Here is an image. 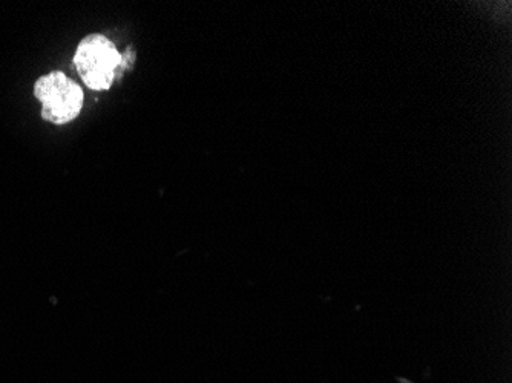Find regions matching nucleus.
<instances>
[{"instance_id":"f257e3e1","label":"nucleus","mask_w":512,"mask_h":383,"mask_svg":"<svg viewBox=\"0 0 512 383\" xmlns=\"http://www.w3.org/2000/svg\"><path fill=\"white\" fill-rule=\"evenodd\" d=\"M74 66L80 79L92 91H108L123 65L122 54L103 34H89L77 46Z\"/></svg>"},{"instance_id":"f03ea898","label":"nucleus","mask_w":512,"mask_h":383,"mask_svg":"<svg viewBox=\"0 0 512 383\" xmlns=\"http://www.w3.org/2000/svg\"><path fill=\"white\" fill-rule=\"evenodd\" d=\"M34 95L42 103V118L53 125H68L79 117L85 102L83 89L62 71L37 79Z\"/></svg>"}]
</instances>
